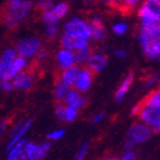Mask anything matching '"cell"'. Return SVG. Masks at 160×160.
I'll return each instance as SVG.
<instances>
[{
    "mask_svg": "<svg viewBox=\"0 0 160 160\" xmlns=\"http://www.w3.org/2000/svg\"><path fill=\"white\" fill-rule=\"evenodd\" d=\"M135 158H136L135 152H134L133 150H129V151H126V152L121 156L120 160H135Z\"/></svg>",
    "mask_w": 160,
    "mask_h": 160,
    "instance_id": "d590c367",
    "label": "cell"
},
{
    "mask_svg": "<svg viewBox=\"0 0 160 160\" xmlns=\"http://www.w3.org/2000/svg\"><path fill=\"white\" fill-rule=\"evenodd\" d=\"M90 54H92V50L90 48H85V49H81V50H77L76 53H74V56H76V63L78 64H85L87 63V61L89 58Z\"/></svg>",
    "mask_w": 160,
    "mask_h": 160,
    "instance_id": "484cf974",
    "label": "cell"
},
{
    "mask_svg": "<svg viewBox=\"0 0 160 160\" xmlns=\"http://www.w3.org/2000/svg\"><path fill=\"white\" fill-rule=\"evenodd\" d=\"M37 60L38 61H43L46 60L47 56H48V52H47L46 49H42V48H40V50L37 53Z\"/></svg>",
    "mask_w": 160,
    "mask_h": 160,
    "instance_id": "8d00e7d4",
    "label": "cell"
},
{
    "mask_svg": "<svg viewBox=\"0 0 160 160\" xmlns=\"http://www.w3.org/2000/svg\"><path fill=\"white\" fill-rule=\"evenodd\" d=\"M103 117H104V114H103V113H98V114H96V116L94 117V119L92 120V122H93V123H97V122H100L101 120L103 119Z\"/></svg>",
    "mask_w": 160,
    "mask_h": 160,
    "instance_id": "ab89813d",
    "label": "cell"
},
{
    "mask_svg": "<svg viewBox=\"0 0 160 160\" xmlns=\"http://www.w3.org/2000/svg\"><path fill=\"white\" fill-rule=\"evenodd\" d=\"M12 83H13L14 88H16V89L29 90L34 83V76L32 70H30V69L25 70L24 69L22 72H20L17 76L13 78Z\"/></svg>",
    "mask_w": 160,
    "mask_h": 160,
    "instance_id": "30bf717a",
    "label": "cell"
},
{
    "mask_svg": "<svg viewBox=\"0 0 160 160\" xmlns=\"http://www.w3.org/2000/svg\"><path fill=\"white\" fill-rule=\"evenodd\" d=\"M16 50L13 48H8V49L3 50V53L1 54V56H0V80L3 79L5 71L14 61V58L16 57Z\"/></svg>",
    "mask_w": 160,
    "mask_h": 160,
    "instance_id": "ffe728a7",
    "label": "cell"
},
{
    "mask_svg": "<svg viewBox=\"0 0 160 160\" xmlns=\"http://www.w3.org/2000/svg\"><path fill=\"white\" fill-rule=\"evenodd\" d=\"M127 29H128V27H127L126 23L119 22V23L114 24L113 28H112V31H113V33L118 34V36H122V34L126 33Z\"/></svg>",
    "mask_w": 160,
    "mask_h": 160,
    "instance_id": "4dcf8cb0",
    "label": "cell"
},
{
    "mask_svg": "<svg viewBox=\"0 0 160 160\" xmlns=\"http://www.w3.org/2000/svg\"><path fill=\"white\" fill-rule=\"evenodd\" d=\"M68 92H69V88L60 79H57L56 82H55V87H54V95L56 97V100H64V97L67 96Z\"/></svg>",
    "mask_w": 160,
    "mask_h": 160,
    "instance_id": "d4e9b609",
    "label": "cell"
},
{
    "mask_svg": "<svg viewBox=\"0 0 160 160\" xmlns=\"http://www.w3.org/2000/svg\"><path fill=\"white\" fill-rule=\"evenodd\" d=\"M41 48V40L39 38H28L21 40L16 46V53L22 57L29 58L37 55Z\"/></svg>",
    "mask_w": 160,
    "mask_h": 160,
    "instance_id": "8992f818",
    "label": "cell"
},
{
    "mask_svg": "<svg viewBox=\"0 0 160 160\" xmlns=\"http://www.w3.org/2000/svg\"><path fill=\"white\" fill-rule=\"evenodd\" d=\"M88 147H89L88 143H83L82 145H81V148L79 149V151H78L77 157H76V159L74 160H83L85 159L87 151H88Z\"/></svg>",
    "mask_w": 160,
    "mask_h": 160,
    "instance_id": "d6a6232c",
    "label": "cell"
},
{
    "mask_svg": "<svg viewBox=\"0 0 160 160\" xmlns=\"http://www.w3.org/2000/svg\"><path fill=\"white\" fill-rule=\"evenodd\" d=\"M0 88L3 90H6V92H10V90L13 89V83L10 82V81H7V80H1L0 81Z\"/></svg>",
    "mask_w": 160,
    "mask_h": 160,
    "instance_id": "e575fe53",
    "label": "cell"
},
{
    "mask_svg": "<svg viewBox=\"0 0 160 160\" xmlns=\"http://www.w3.org/2000/svg\"><path fill=\"white\" fill-rule=\"evenodd\" d=\"M64 129H57V130H54L52 133H49L47 135V138H49V140H53V141H56V140H60L62 138L64 135Z\"/></svg>",
    "mask_w": 160,
    "mask_h": 160,
    "instance_id": "1f68e13d",
    "label": "cell"
},
{
    "mask_svg": "<svg viewBox=\"0 0 160 160\" xmlns=\"http://www.w3.org/2000/svg\"><path fill=\"white\" fill-rule=\"evenodd\" d=\"M63 33L71 37L89 40L92 38L88 22L80 17H71L63 27Z\"/></svg>",
    "mask_w": 160,
    "mask_h": 160,
    "instance_id": "7a4b0ae2",
    "label": "cell"
},
{
    "mask_svg": "<svg viewBox=\"0 0 160 160\" xmlns=\"http://www.w3.org/2000/svg\"><path fill=\"white\" fill-rule=\"evenodd\" d=\"M8 125H9V121H8L7 119L6 120H2V121H0V137H1L3 134H5V132H6Z\"/></svg>",
    "mask_w": 160,
    "mask_h": 160,
    "instance_id": "74e56055",
    "label": "cell"
},
{
    "mask_svg": "<svg viewBox=\"0 0 160 160\" xmlns=\"http://www.w3.org/2000/svg\"><path fill=\"white\" fill-rule=\"evenodd\" d=\"M69 12V5L67 1H62L56 5H54L53 8L46 12H42L41 14V20L46 24L57 23V21L63 18Z\"/></svg>",
    "mask_w": 160,
    "mask_h": 160,
    "instance_id": "ba28073f",
    "label": "cell"
},
{
    "mask_svg": "<svg viewBox=\"0 0 160 160\" xmlns=\"http://www.w3.org/2000/svg\"><path fill=\"white\" fill-rule=\"evenodd\" d=\"M61 46H62V48H64V49L77 52V50L88 48V47H89V43H88V40L71 37V36H68V34L63 33V36L61 38Z\"/></svg>",
    "mask_w": 160,
    "mask_h": 160,
    "instance_id": "8fae6325",
    "label": "cell"
},
{
    "mask_svg": "<svg viewBox=\"0 0 160 160\" xmlns=\"http://www.w3.org/2000/svg\"><path fill=\"white\" fill-rule=\"evenodd\" d=\"M27 67H28L27 58L22 56H16L14 58L13 62L9 64V67L6 69L2 80H7V81L13 80V78L15 77V76H17L20 72H22Z\"/></svg>",
    "mask_w": 160,
    "mask_h": 160,
    "instance_id": "7c38bea8",
    "label": "cell"
},
{
    "mask_svg": "<svg viewBox=\"0 0 160 160\" xmlns=\"http://www.w3.org/2000/svg\"><path fill=\"white\" fill-rule=\"evenodd\" d=\"M85 1H88V2H89V1H94V0H85Z\"/></svg>",
    "mask_w": 160,
    "mask_h": 160,
    "instance_id": "7bdbcfd3",
    "label": "cell"
},
{
    "mask_svg": "<svg viewBox=\"0 0 160 160\" xmlns=\"http://www.w3.org/2000/svg\"><path fill=\"white\" fill-rule=\"evenodd\" d=\"M88 24L90 28L92 38L96 41H102L107 36V31H105V28L103 25L102 18L98 15H93V16H90Z\"/></svg>",
    "mask_w": 160,
    "mask_h": 160,
    "instance_id": "9a60e30c",
    "label": "cell"
},
{
    "mask_svg": "<svg viewBox=\"0 0 160 160\" xmlns=\"http://www.w3.org/2000/svg\"><path fill=\"white\" fill-rule=\"evenodd\" d=\"M152 135V129L145 125L144 122H136L130 127L126 134L127 143H130L132 145L143 143L148 141Z\"/></svg>",
    "mask_w": 160,
    "mask_h": 160,
    "instance_id": "5b68a950",
    "label": "cell"
},
{
    "mask_svg": "<svg viewBox=\"0 0 160 160\" xmlns=\"http://www.w3.org/2000/svg\"><path fill=\"white\" fill-rule=\"evenodd\" d=\"M57 64L60 69L62 70H67L69 68H72L76 65V56H74V52L69 49H60L57 52L56 55Z\"/></svg>",
    "mask_w": 160,
    "mask_h": 160,
    "instance_id": "e0dca14e",
    "label": "cell"
},
{
    "mask_svg": "<svg viewBox=\"0 0 160 160\" xmlns=\"http://www.w3.org/2000/svg\"><path fill=\"white\" fill-rule=\"evenodd\" d=\"M140 105L147 108H160V89L152 90L150 94H148Z\"/></svg>",
    "mask_w": 160,
    "mask_h": 160,
    "instance_id": "cb8c5ba5",
    "label": "cell"
},
{
    "mask_svg": "<svg viewBox=\"0 0 160 160\" xmlns=\"http://www.w3.org/2000/svg\"><path fill=\"white\" fill-rule=\"evenodd\" d=\"M33 7L30 0H7L1 12V21L9 29L17 27L29 15Z\"/></svg>",
    "mask_w": 160,
    "mask_h": 160,
    "instance_id": "6da1fadb",
    "label": "cell"
},
{
    "mask_svg": "<svg viewBox=\"0 0 160 160\" xmlns=\"http://www.w3.org/2000/svg\"><path fill=\"white\" fill-rule=\"evenodd\" d=\"M133 113L136 114L141 121L148 125L151 129L160 132V108H147L137 104L134 108Z\"/></svg>",
    "mask_w": 160,
    "mask_h": 160,
    "instance_id": "277c9868",
    "label": "cell"
},
{
    "mask_svg": "<svg viewBox=\"0 0 160 160\" xmlns=\"http://www.w3.org/2000/svg\"><path fill=\"white\" fill-rule=\"evenodd\" d=\"M32 125V120H28V121H21L16 125L10 135V141L8 145H7V150L9 151L13 147H15L21 140H23V136L25 135L29 128Z\"/></svg>",
    "mask_w": 160,
    "mask_h": 160,
    "instance_id": "5bb4252c",
    "label": "cell"
},
{
    "mask_svg": "<svg viewBox=\"0 0 160 160\" xmlns=\"http://www.w3.org/2000/svg\"><path fill=\"white\" fill-rule=\"evenodd\" d=\"M79 72H80V69L74 65V67L69 68L67 70H62V73H61L58 79H60L68 88H71V87H74V83L77 81Z\"/></svg>",
    "mask_w": 160,
    "mask_h": 160,
    "instance_id": "ac0fdd59",
    "label": "cell"
},
{
    "mask_svg": "<svg viewBox=\"0 0 160 160\" xmlns=\"http://www.w3.org/2000/svg\"><path fill=\"white\" fill-rule=\"evenodd\" d=\"M101 160H119L118 158H116V157H104V158H102Z\"/></svg>",
    "mask_w": 160,
    "mask_h": 160,
    "instance_id": "b9f144b4",
    "label": "cell"
},
{
    "mask_svg": "<svg viewBox=\"0 0 160 160\" xmlns=\"http://www.w3.org/2000/svg\"><path fill=\"white\" fill-rule=\"evenodd\" d=\"M133 79H134L133 73H132V72H129V73L125 77V79L122 80V82L120 83L119 88L117 89V92H116V95H114V98H116V101H117V102L122 101V98L125 97V95L128 93V89L130 88V85H132V82H133Z\"/></svg>",
    "mask_w": 160,
    "mask_h": 160,
    "instance_id": "603a6c76",
    "label": "cell"
},
{
    "mask_svg": "<svg viewBox=\"0 0 160 160\" xmlns=\"http://www.w3.org/2000/svg\"><path fill=\"white\" fill-rule=\"evenodd\" d=\"M87 68H89L90 70L95 72H101L108 64V57L105 54L101 52H92L89 58L87 61Z\"/></svg>",
    "mask_w": 160,
    "mask_h": 160,
    "instance_id": "2e32d148",
    "label": "cell"
},
{
    "mask_svg": "<svg viewBox=\"0 0 160 160\" xmlns=\"http://www.w3.org/2000/svg\"><path fill=\"white\" fill-rule=\"evenodd\" d=\"M137 38L141 46L151 41L160 40V23L141 24Z\"/></svg>",
    "mask_w": 160,
    "mask_h": 160,
    "instance_id": "52a82bcc",
    "label": "cell"
},
{
    "mask_svg": "<svg viewBox=\"0 0 160 160\" xmlns=\"http://www.w3.org/2000/svg\"><path fill=\"white\" fill-rule=\"evenodd\" d=\"M137 14L141 24L160 23V0H145Z\"/></svg>",
    "mask_w": 160,
    "mask_h": 160,
    "instance_id": "3957f363",
    "label": "cell"
},
{
    "mask_svg": "<svg viewBox=\"0 0 160 160\" xmlns=\"http://www.w3.org/2000/svg\"><path fill=\"white\" fill-rule=\"evenodd\" d=\"M58 31H60V28L57 25V23H52V24H47L46 30H45V34L48 39H54L58 34Z\"/></svg>",
    "mask_w": 160,
    "mask_h": 160,
    "instance_id": "83f0119b",
    "label": "cell"
},
{
    "mask_svg": "<svg viewBox=\"0 0 160 160\" xmlns=\"http://www.w3.org/2000/svg\"><path fill=\"white\" fill-rule=\"evenodd\" d=\"M53 6H54L53 0H39L37 2L38 9L41 10V12H46V10L52 9Z\"/></svg>",
    "mask_w": 160,
    "mask_h": 160,
    "instance_id": "f546056e",
    "label": "cell"
},
{
    "mask_svg": "<svg viewBox=\"0 0 160 160\" xmlns=\"http://www.w3.org/2000/svg\"><path fill=\"white\" fill-rule=\"evenodd\" d=\"M114 55L117 57H120V58H123V57H126V52L122 49H116L114 50Z\"/></svg>",
    "mask_w": 160,
    "mask_h": 160,
    "instance_id": "f35d334b",
    "label": "cell"
},
{
    "mask_svg": "<svg viewBox=\"0 0 160 160\" xmlns=\"http://www.w3.org/2000/svg\"><path fill=\"white\" fill-rule=\"evenodd\" d=\"M64 1H65V0H64Z\"/></svg>",
    "mask_w": 160,
    "mask_h": 160,
    "instance_id": "ee69618b",
    "label": "cell"
},
{
    "mask_svg": "<svg viewBox=\"0 0 160 160\" xmlns=\"http://www.w3.org/2000/svg\"><path fill=\"white\" fill-rule=\"evenodd\" d=\"M143 53L151 60H159L160 61V40L151 41L142 46Z\"/></svg>",
    "mask_w": 160,
    "mask_h": 160,
    "instance_id": "44dd1931",
    "label": "cell"
},
{
    "mask_svg": "<svg viewBox=\"0 0 160 160\" xmlns=\"http://www.w3.org/2000/svg\"><path fill=\"white\" fill-rule=\"evenodd\" d=\"M78 112H79V110L76 109V108L71 107V105H65V110H64V120L68 121V122L73 121V120L77 118Z\"/></svg>",
    "mask_w": 160,
    "mask_h": 160,
    "instance_id": "4316f807",
    "label": "cell"
},
{
    "mask_svg": "<svg viewBox=\"0 0 160 160\" xmlns=\"http://www.w3.org/2000/svg\"><path fill=\"white\" fill-rule=\"evenodd\" d=\"M141 0H120L119 6L122 10H126V12H129V10L134 9L135 7L140 3Z\"/></svg>",
    "mask_w": 160,
    "mask_h": 160,
    "instance_id": "f1b7e54d",
    "label": "cell"
},
{
    "mask_svg": "<svg viewBox=\"0 0 160 160\" xmlns=\"http://www.w3.org/2000/svg\"><path fill=\"white\" fill-rule=\"evenodd\" d=\"M64 110H65V105L62 103H57L56 108H55V113H56L57 118L60 120H64Z\"/></svg>",
    "mask_w": 160,
    "mask_h": 160,
    "instance_id": "836d02e7",
    "label": "cell"
},
{
    "mask_svg": "<svg viewBox=\"0 0 160 160\" xmlns=\"http://www.w3.org/2000/svg\"><path fill=\"white\" fill-rule=\"evenodd\" d=\"M108 5H111V6H119L120 0H102Z\"/></svg>",
    "mask_w": 160,
    "mask_h": 160,
    "instance_id": "60d3db41",
    "label": "cell"
},
{
    "mask_svg": "<svg viewBox=\"0 0 160 160\" xmlns=\"http://www.w3.org/2000/svg\"><path fill=\"white\" fill-rule=\"evenodd\" d=\"M64 102L67 105H71V107L76 108L78 110H80L81 108L85 107L86 104V98L80 95V92L77 89H71L68 92L67 96L64 97Z\"/></svg>",
    "mask_w": 160,
    "mask_h": 160,
    "instance_id": "d6986e66",
    "label": "cell"
},
{
    "mask_svg": "<svg viewBox=\"0 0 160 160\" xmlns=\"http://www.w3.org/2000/svg\"><path fill=\"white\" fill-rule=\"evenodd\" d=\"M25 140H21L18 143L13 147L9 150V154L7 160H28L25 151H24V145H25Z\"/></svg>",
    "mask_w": 160,
    "mask_h": 160,
    "instance_id": "7402d4cb",
    "label": "cell"
},
{
    "mask_svg": "<svg viewBox=\"0 0 160 160\" xmlns=\"http://www.w3.org/2000/svg\"><path fill=\"white\" fill-rule=\"evenodd\" d=\"M49 149L50 144L48 142L41 144L25 143L24 145V151H25L28 160H42V158L49 151Z\"/></svg>",
    "mask_w": 160,
    "mask_h": 160,
    "instance_id": "9c48e42d",
    "label": "cell"
},
{
    "mask_svg": "<svg viewBox=\"0 0 160 160\" xmlns=\"http://www.w3.org/2000/svg\"><path fill=\"white\" fill-rule=\"evenodd\" d=\"M94 79V72L90 70L89 68H83L82 70H80L79 76L77 78V81L74 83V88L80 92V93H83V92H87L89 89L92 83H93Z\"/></svg>",
    "mask_w": 160,
    "mask_h": 160,
    "instance_id": "4fadbf2b",
    "label": "cell"
}]
</instances>
